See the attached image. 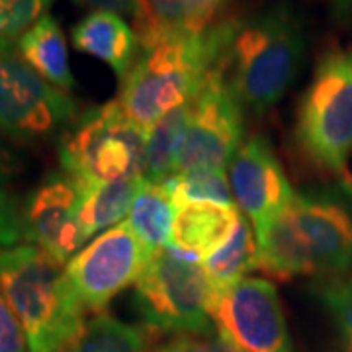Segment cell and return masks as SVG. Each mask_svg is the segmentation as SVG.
I'll return each instance as SVG.
<instances>
[{"mask_svg": "<svg viewBox=\"0 0 352 352\" xmlns=\"http://www.w3.org/2000/svg\"><path fill=\"white\" fill-rule=\"evenodd\" d=\"M302 20L288 2L226 20L217 69L243 110L268 112L298 80L305 63Z\"/></svg>", "mask_w": 352, "mask_h": 352, "instance_id": "cell-1", "label": "cell"}, {"mask_svg": "<svg viewBox=\"0 0 352 352\" xmlns=\"http://www.w3.org/2000/svg\"><path fill=\"white\" fill-rule=\"evenodd\" d=\"M256 268L288 282L344 276L352 264V214L331 196L294 194L286 210L256 233Z\"/></svg>", "mask_w": 352, "mask_h": 352, "instance_id": "cell-2", "label": "cell"}, {"mask_svg": "<svg viewBox=\"0 0 352 352\" xmlns=\"http://www.w3.org/2000/svg\"><path fill=\"white\" fill-rule=\"evenodd\" d=\"M0 292L24 329L30 352H67L85 325V305L63 266L36 245L0 249Z\"/></svg>", "mask_w": 352, "mask_h": 352, "instance_id": "cell-3", "label": "cell"}, {"mask_svg": "<svg viewBox=\"0 0 352 352\" xmlns=\"http://www.w3.org/2000/svg\"><path fill=\"white\" fill-rule=\"evenodd\" d=\"M223 36L226 20H219L201 36L168 39L141 51L118 98L127 118L149 131L164 116L194 100L219 65Z\"/></svg>", "mask_w": 352, "mask_h": 352, "instance_id": "cell-4", "label": "cell"}, {"mask_svg": "<svg viewBox=\"0 0 352 352\" xmlns=\"http://www.w3.org/2000/svg\"><path fill=\"white\" fill-rule=\"evenodd\" d=\"M294 141L317 173L346 178L352 153V43H333L303 90Z\"/></svg>", "mask_w": 352, "mask_h": 352, "instance_id": "cell-5", "label": "cell"}, {"mask_svg": "<svg viewBox=\"0 0 352 352\" xmlns=\"http://www.w3.org/2000/svg\"><path fill=\"white\" fill-rule=\"evenodd\" d=\"M145 145L147 131L127 118L116 98L88 108L65 127L59 163L78 192H85L120 178H143Z\"/></svg>", "mask_w": 352, "mask_h": 352, "instance_id": "cell-6", "label": "cell"}, {"mask_svg": "<svg viewBox=\"0 0 352 352\" xmlns=\"http://www.w3.org/2000/svg\"><path fill=\"white\" fill-rule=\"evenodd\" d=\"M210 298L212 288L200 258L170 243L153 252L133 284V305L145 327L175 337L214 333Z\"/></svg>", "mask_w": 352, "mask_h": 352, "instance_id": "cell-7", "label": "cell"}, {"mask_svg": "<svg viewBox=\"0 0 352 352\" xmlns=\"http://www.w3.org/2000/svg\"><path fill=\"white\" fill-rule=\"evenodd\" d=\"M78 116L75 98L38 75L12 41H0V133L20 141L47 138Z\"/></svg>", "mask_w": 352, "mask_h": 352, "instance_id": "cell-8", "label": "cell"}, {"mask_svg": "<svg viewBox=\"0 0 352 352\" xmlns=\"http://www.w3.org/2000/svg\"><path fill=\"white\" fill-rule=\"evenodd\" d=\"M243 106L214 69L190 102V120L175 175L226 173L243 145Z\"/></svg>", "mask_w": 352, "mask_h": 352, "instance_id": "cell-9", "label": "cell"}, {"mask_svg": "<svg viewBox=\"0 0 352 352\" xmlns=\"http://www.w3.org/2000/svg\"><path fill=\"white\" fill-rule=\"evenodd\" d=\"M208 314L219 337L237 352H294L276 286L245 278L233 288L212 292Z\"/></svg>", "mask_w": 352, "mask_h": 352, "instance_id": "cell-10", "label": "cell"}, {"mask_svg": "<svg viewBox=\"0 0 352 352\" xmlns=\"http://www.w3.org/2000/svg\"><path fill=\"white\" fill-rule=\"evenodd\" d=\"M151 252L127 221L96 235L65 264V274L85 309L102 314L113 298L133 286Z\"/></svg>", "mask_w": 352, "mask_h": 352, "instance_id": "cell-11", "label": "cell"}, {"mask_svg": "<svg viewBox=\"0 0 352 352\" xmlns=\"http://www.w3.org/2000/svg\"><path fill=\"white\" fill-rule=\"evenodd\" d=\"M78 201L80 192L65 173L43 176L22 201L24 241L65 266L85 243L78 226Z\"/></svg>", "mask_w": 352, "mask_h": 352, "instance_id": "cell-12", "label": "cell"}, {"mask_svg": "<svg viewBox=\"0 0 352 352\" xmlns=\"http://www.w3.org/2000/svg\"><path fill=\"white\" fill-rule=\"evenodd\" d=\"M233 200L254 227V235L286 210L294 190L282 163L263 135H251L229 164Z\"/></svg>", "mask_w": 352, "mask_h": 352, "instance_id": "cell-13", "label": "cell"}, {"mask_svg": "<svg viewBox=\"0 0 352 352\" xmlns=\"http://www.w3.org/2000/svg\"><path fill=\"white\" fill-rule=\"evenodd\" d=\"M227 0H139L133 30L141 51L175 38L201 36L219 22Z\"/></svg>", "mask_w": 352, "mask_h": 352, "instance_id": "cell-14", "label": "cell"}, {"mask_svg": "<svg viewBox=\"0 0 352 352\" xmlns=\"http://www.w3.org/2000/svg\"><path fill=\"white\" fill-rule=\"evenodd\" d=\"M76 51L90 55L112 69L120 82L138 61L141 47L135 30L120 14L90 12L73 28Z\"/></svg>", "mask_w": 352, "mask_h": 352, "instance_id": "cell-15", "label": "cell"}, {"mask_svg": "<svg viewBox=\"0 0 352 352\" xmlns=\"http://www.w3.org/2000/svg\"><path fill=\"white\" fill-rule=\"evenodd\" d=\"M241 217L243 215L235 206H219L208 201L188 204L176 212L170 245L204 261L233 235Z\"/></svg>", "mask_w": 352, "mask_h": 352, "instance_id": "cell-16", "label": "cell"}, {"mask_svg": "<svg viewBox=\"0 0 352 352\" xmlns=\"http://www.w3.org/2000/svg\"><path fill=\"white\" fill-rule=\"evenodd\" d=\"M18 51L24 61L53 87L73 90L75 76L69 63V47L59 22L45 14L18 39Z\"/></svg>", "mask_w": 352, "mask_h": 352, "instance_id": "cell-17", "label": "cell"}, {"mask_svg": "<svg viewBox=\"0 0 352 352\" xmlns=\"http://www.w3.org/2000/svg\"><path fill=\"white\" fill-rule=\"evenodd\" d=\"M143 178H120L94 188L80 192L78 226L82 239L88 241L96 233L118 226L131 210Z\"/></svg>", "mask_w": 352, "mask_h": 352, "instance_id": "cell-18", "label": "cell"}, {"mask_svg": "<svg viewBox=\"0 0 352 352\" xmlns=\"http://www.w3.org/2000/svg\"><path fill=\"white\" fill-rule=\"evenodd\" d=\"M258 243L249 219L241 217L233 235L210 256L201 261L212 292H223L243 282L249 272L256 270Z\"/></svg>", "mask_w": 352, "mask_h": 352, "instance_id": "cell-19", "label": "cell"}, {"mask_svg": "<svg viewBox=\"0 0 352 352\" xmlns=\"http://www.w3.org/2000/svg\"><path fill=\"white\" fill-rule=\"evenodd\" d=\"M175 210L176 208L161 184L143 180L135 201L129 210L127 223L151 254L170 243Z\"/></svg>", "mask_w": 352, "mask_h": 352, "instance_id": "cell-20", "label": "cell"}, {"mask_svg": "<svg viewBox=\"0 0 352 352\" xmlns=\"http://www.w3.org/2000/svg\"><path fill=\"white\" fill-rule=\"evenodd\" d=\"M190 102L164 116L163 120H159L147 131L143 180L153 184H163L166 178L175 176L182 141L188 129Z\"/></svg>", "mask_w": 352, "mask_h": 352, "instance_id": "cell-21", "label": "cell"}, {"mask_svg": "<svg viewBox=\"0 0 352 352\" xmlns=\"http://www.w3.org/2000/svg\"><path fill=\"white\" fill-rule=\"evenodd\" d=\"M67 352H155V349L149 329L127 325L102 311L85 321Z\"/></svg>", "mask_w": 352, "mask_h": 352, "instance_id": "cell-22", "label": "cell"}, {"mask_svg": "<svg viewBox=\"0 0 352 352\" xmlns=\"http://www.w3.org/2000/svg\"><path fill=\"white\" fill-rule=\"evenodd\" d=\"M164 192L173 201L176 210L188 204H219V206H235L233 192L226 173H190L175 175L166 178L163 184Z\"/></svg>", "mask_w": 352, "mask_h": 352, "instance_id": "cell-23", "label": "cell"}, {"mask_svg": "<svg viewBox=\"0 0 352 352\" xmlns=\"http://www.w3.org/2000/svg\"><path fill=\"white\" fill-rule=\"evenodd\" d=\"M317 296L333 315L346 351L352 352V278H325L317 282Z\"/></svg>", "mask_w": 352, "mask_h": 352, "instance_id": "cell-24", "label": "cell"}, {"mask_svg": "<svg viewBox=\"0 0 352 352\" xmlns=\"http://www.w3.org/2000/svg\"><path fill=\"white\" fill-rule=\"evenodd\" d=\"M55 0H0V41L20 39Z\"/></svg>", "mask_w": 352, "mask_h": 352, "instance_id": "cell-25", "label": "cell"}, {"mask_svg": "<svg viewBox=\"0 0 352 352\" xmlns=\"http://www.w3.org/2000/svg\"><path fill=\"white\" fill-rule=\"evenodd\" d=\"M24 241L22 201L4 186L0 188V249L16 247Z\"/></svg>", "mask_w": 352, "mask_h": 352, "instance_id": "cell-26", "label": "cell"}, {"mask_svg": "<svg viewBox=\"0 0 352 352\" xmlns=\"http://www.w3.org/2000/svg\"><path fill=\"white\" fill-rule=\"evenodd\" d=\"M155 352H237L217 333L204 335H176L157 346Z\"/></svg>", "mask_w": 352, "mask_h": 352, "instance_id": "cell-27", "label": "cell"}, {"mask_svg": "<svg viewBox=\"0 0 352 352\" xmlns=\"http://www.w3.org/2000/svg\"><path fill=\"white\" fill-rule=\"evenodd\" d=\"M0 352H30L24 329L0 292Z\"/></svg>", "mask_w": 352, "mask_h": 352, "instance_id": "cell-28", "label": "cell"}, {"mask_svg": "<svg viewBox=\"0 0 352 352\" xmlns=\"http://www.w3.org/2000/svg\"><path fill=\"white\" fill-rule=\"evenodd\" d=\"M76 4L90 8L92 12H113V14H131L135 12L139 0H75Z\"/></svg>", "mask_w": 352, "mask_h": 352, "instance_id": "cell-29", "label": "cell"}, {"mask_svg": "<svg viewBox=\"0 0 352 352\" xmlns=\"http://www.w3.org/2000/svg\"><path fill=\"white\" fill-rule=\"evenodd\" d=\"M16 168H18L16 157L10 153V149H6V147L0 143V188L16 175Z\"/></svg>", "mask_w": 352, "mask_h": 352, "instance_id": "cell-30", "label": "cell"}, {"mask_svg": "<svg viewBox=\"0 0 352 352\" xmlns=\"http://www.w3.org/2000/svg\"><path fill=\"white\" fill-rule=\"evenodd\" d=\"M333 4H335V10L339 16L342 18L352 16V0H333Z\"/></svg>", "mask_w": 352, "mask_h": 352, "instance_id": "cell-31", "label": "cell"}]
</instances>
